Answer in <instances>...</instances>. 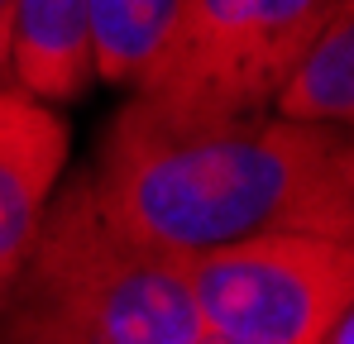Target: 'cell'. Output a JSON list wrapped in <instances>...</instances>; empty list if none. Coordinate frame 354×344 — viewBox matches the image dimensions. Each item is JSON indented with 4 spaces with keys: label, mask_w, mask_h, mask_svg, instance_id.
Returning <instances> with one entry per match:
<instances>
[{
    "label": "cell",
    "mask_w": 354,
    "mask_h": 344,
    "mask_svg": "<svg viewBox=\"0 0 354 344\" xmlns=\"http://www.w3.org/2000/svg\"><path fill=\"white\" fill-rule=\"evenodd\" d=\"M321 344H354V321H350V316H345V321H335V325H330V335H326Z\"/></svg>",
    "instance_id": "cell-10"
},
{
    "label": "cell",
    "mask_w": 354,
    "mask_h": 344,
    "mask_svg": "<svg viewBox=\"0 0 354 344\" xmlns=\"http://www.w3.org/2000/svg\"><path fill=\"white\" fill-rule=\"evenodd\" d=\"M173 5L177 0H86L96 77L115 86H134L168 34Z\"/></svg>",
    "instance_id": "cell-8"
},
{
    "label": "cell",
    "mask_w": 354,
    "mask_h": 344,
    "mask_svg": "<svg viewBox=\"0 0 354 344\" xmlns=\"http://www.w3.org/2000/svg\"><path fill=\"white\" fill-rule=\"evenodd\" d=\"M10 72L39 101H77L96 82L86 0H15Z\"/></svg>",
    "instance_id": "cell-6"
},
{
    "label": "cell",
    "mask_w": 354,
    "mask_h": 344,
    "mask_svg": "<svg viewBox=\"0 0 354 344\" xmlns=\"http://www.w3.org/2000/svg\"><path fill=\"white\" fill-rule=\"evenodd\" d=\"M268 111L297 124L350 129L354 120V0H335L326 24L297 53Z\"/></svg>",
    "instance_id": "cell-7"
},
{
    "label": "cell",
    "mask_w": 354,
    "mask_h": 344,
    "mask_svg": "<svg viewBox=\"0 0 354 344\" xmlns=\"http://www.w3.org/2000/svg\"><path fill=\"white\" fill-rule=\"evenodd\" d=\"M67 168V120L24 86H0V306Z\"/></svg>",
    "instance_id": "cell-5"
},
{
    "label": "cell",
    "mask_w": 354,
    "mask_h": 344,
    "mask_svg": "<svg viewBox=\"0 0 354 344\" xmlns=\"http://www.w3.org/2000/svg\"><path fill=\"white\" fill-rule=\"evenodd\" d=\"M0 344H5V340H0Z\"/></svg>",
    "instance_id": "cell-12"
},
{
    "label": "cell",
    "mask_w": 354,
    "mask_h": 344,
    "mask_svg": "<svg viewBox=\"0 0 354 344\" xmlns=\"http://www.w3.org/2000/svg\"><path fill=\"white\" fill-rule=\"evenodd\" d=\"M335 0H177L134 96L168 115L268 111Z\"/></svg>",
    "instance_id": "cell-3"
},
{
    "label": "cell",
    "mask_w": 354,
    "mask_h": 344,
    "mask_svg": "<svg viewBox=\"0 0 354 344\" xmlns=\"http://www.w3.org/2000/svg\"><path fill=\"white\" fill-rule=\"evenodd\" d=\"M5 344H19V340H5Z\"/></svg>",
    "instance_id": "cell-11"
},
{
    "label": "cell",
    "mask_w": 354,
    "mask_h": 344,
    "mask_svg": "<svg viewBox=\"0 0 354 344\" xmlns=\"http://www.w3.org/2000/svg\"><path fill=\"white\" fill-rule=\"evenodd\" d=\"M19 344H192L187 258L120 234L86 172L53 191L34 249L5 296Z\"/></svg>",
    "instance_id": "cell-2"
},
{
    "label": "cell",
    "mask_w": 354,
    "mask_h": 344,
    "mask_svg": "<svg viewBox=\"0 0 354 344\" xmlns=\"http://www.w3.org/2000/svg\"><path fill=\"white\" fill-rule=\"evenodd\" d=\"M10 48H15V0H0V72H10Z\"/></svg>",
    "instance_id": "cell-9"
},
{
    "label": "cell",
    "mask_w": 354,
    "mask_h": 344,
    "mask_svg": "<svg viewBox=\"0 0 354 344\" xmlns=\"http://www.w3.org/2000/svg\"><path fill=\"white\" fill-rule=\"evenodd\" d=\"M196 325L235 344H321L354 306V244L330 234H254L187 254Z\"/></svg>",
    "instance_id": "cell-4"
},
{
    "label": "cell",
    "mask_w": 354,
    "mask_h": 344,
    "mask_svg": "<svg viewBox=\"0 0 354 344\" xmlns=\"http://www.w3.org/2000/svg\"><path fill=\"white\" fill-rule=\"evenodd\" d=\"M86 187L120 234L182 258L288 229L354 239L350 129L273 111L168 115L134 96L111 120Z\"/></svg>",
    "instance_id": "cell-1"
}]
</instances>
